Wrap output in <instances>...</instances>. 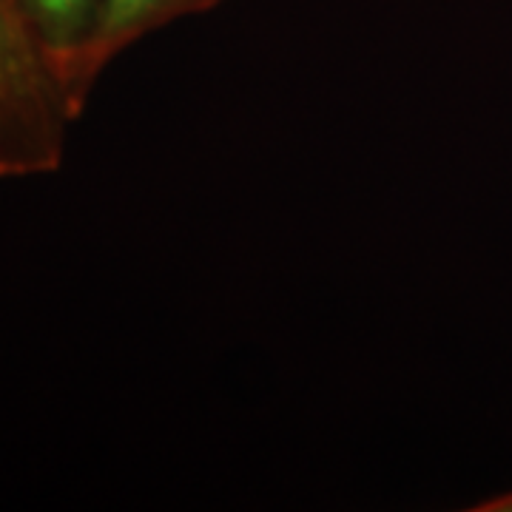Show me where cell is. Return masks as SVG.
I'll return each mask as SVG.
<instances>
[{
	"label": "cell",
	"instance_id": "2",
	"mask_svg": "<svg viewBox=\"0 0 512 512\" xmlns=\"http://www.w3.org/2000/svg\"><path fill=\"white\" fill-rule=\"evenodd\" d=\"M220 3L222 0H97L92 32L66 77L77 114H83L97 80L109 69L111 60H117L128 46L177 20L205 15Z\"/></svg>",
	"mask_w": 512,
	"mask_h": 512
},
{
	"label": "cell",
	"instance_id": "1",
	"mask_svg": "<svg viewBox=\"0 0 512 512\" xmlns=\"http://www.w3.org/2000/svg\"><path fill=\"white\" fill-rule=\"evenodd\" d=\"M77 117L29 9L23 0H0V180L57 171Z\"/></svg>",
	"mask_w": 512,
	"mask_h": 512
},
{
	"label": "cell",
	"instance_id": "3",
	"mask_svg": "<svg viewBox=\"0 0 512 512\" xmlns=\"http://www.w3.org/2000/svg\"><path fill=\"white\" fill-rule=\"evenodd\" d=\"M94 3L97 0H23V6L35 20L37 32L46 40L49 52L55 57L57 69L63 74V83L69 77V69L80 55L86 37L92 32Z\"/></svg>",
	"mask_w": 512,
	"mask_h": 512
},
{
	"label": "cell",
	"instance_id": "4",
	"mask_svg": "<svg viewBox=\"0 0 512 512\" xmlns=\"http://www.w3.org/2000/svg\"><path fill=\"white\" fill-rule=\"evenodd\" d=\"M473 510H478V512H512V493L498 495V498H490V501L478 504V507H473Z\"/></svg>",
	"mask_w": 512,
	"mask_h": 512
}]
</instances>
